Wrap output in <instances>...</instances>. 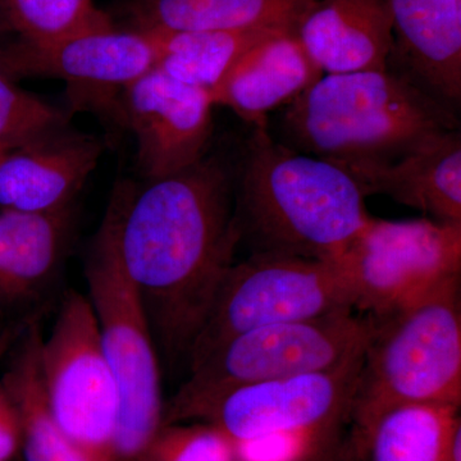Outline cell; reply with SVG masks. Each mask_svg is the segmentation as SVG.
Instances as JSON below:
<instances>
[{"mask_svg":"<svg viewBox=\"0 0 461 461\" xmlns=\"http://www.w3.org/2000/svg\"><path fill=\"white\" fill-rule=\"evenodd\" d=\"M235 177L226 160L206 154L138 189L123 185L109 203L118 256L168 363L187 359L235 263Z\"/></svg>","mask_w":461,"mask_h":461,"instance_id":"obj_1","label":"cell"},{"mask_svg":"<svg viewBox=\"0 0 461 461\" xmlns=\"http://www.w3.org/2000/svg\"><path fill=\"white\" fill-rule=\"evenodd\" d=\"M366 195L344 167L254 130L236 169L235 220L251 254L339 262L368 224Z\"/></svg>","mask_w":461,"mask_h":461,"instance_id":"obj_2","label":"cell"},{"mask_svg":"<svg viewBox=\"0 0 461 461\" xmlns=\"http://www.w3.org/2000/svg\"><path fill=\"white\" fill-rule=\"evenodd\" d=\"M455 112L387 67L321 76L281 124L288 147L348 168L393 162L427 136L459 130Z\"/></svg>","mask_w":461,"mask_h":461,"instance_id":"obj_3","label":"cell"},{"mask_svg":"<svg viewBox=\"0 0 461 461\" xmlns=\"http://www.w3.org/2000/svg\"><path fill=\"white\" fill-rule=\"evenodd\" d=\"M371 320L350 414L355 450L391 409L461 403L460 280Z\"/></svg>","mask_w":461,"mask_h":461,"instance_id":"obj_4","label":"cell"},{"mask_svg":"<svg viewBox=\"0 0 461 461\" xmlns=\"http://www.w3.org/2000/svg\"><path fill=\"white\" fill-rule=\"evenodd\" d=\"M371 330V318L348 311L233 336L190 366L189 377L165 403L163 426L198 420L233 388L353 362L362 357Z\"/></svg>","mask_w":461,"mask_h":461,"instance_id":"obj_5","label":"cell"},{"mask_svg":"<svg viewBox=\"0 0 461 461\" xmlns=\"http://www.w3.org/2000/svg\"><path fill=\"white\" fill-rule=\"evenodd\" d=\"M85 277L120 397L115 461H144L165 417L160 357L140 295L118 256L107 215L91 245Z\"/></svg>","mask_w":461,"mask_h":461,"instance_id":"obj_6","label":"cell"},{"mask_svg":"<svg viewBox=\"0 0 461 461\" xmlns=\"http://www.w3.org/2000/svg\"><path fill=\"white\" fill-rule=\"evenodd\" d=\"M348 311L353 297L339 263L251 254L227 272L187 357L189 368L240 333Z\"/></svg>","mask_w":461,"mask_h":461,"instance_id":"obj_7","label":"cell"},{"mask_svg":"<svg viewBox=\"0 0 461 461\" xmlns=\"http://www.w3.org/2000/svg\"><path fill=\"white\" fill-rule=\"evenodd\" d=\"M42 381L58 427L86 461H115L120 397L89 299L69 290L41 345Z\"/></svg>","mask_w":461,"mask_h":461,"instance_id":"obj_8","label":"cell"},{"mask_svg":"<svg viewBox=\"0 0 461 461\" xmlns=\"http://www.w3.org/2000/svg\"><path fill=\"white\" fill-rule=\"evenodd\" d=\"M339 266L354 311L378 318L460 280L461 226L371 218Z\"/></svg>","mask_w":461,"mask_h":461,"instance_id":"obj_9","label":"cell"},{"mask_svg":"<svg viewBox=\"0 0 461 461\" xmlns=\"http://www.w3.org/2000/svg\"><path fill=\"white\" fill-rule=\"evenodd\" d=\"M362 357L329 371L233 388L196 420L213 424L233 442L281 433L335 435L350 420Z\"/></svg>","mask_w":461,"mask_h":461,"instance_id":"obj_10","label":"cell"},{"mask_svg":"<svg viewBox=\"0 0 461 461\" xmlns=\"http://www.w3.org/2000/svg\"><path fill=\"white\" fill-rule=\"evenodd\" d=\"M213 107L209 90L173 80L157 67L121 90L120 112L147 180L184 171L208 154Z\"/></svg>","mask_w":461,"mask_h":461,"instance_id":"obj_11","label":"cell"},{"mask_svg":"<svg viewBox=\"0 0 461 461\" xmlns=\"http://www.w3.org/2000/svg\"><path fill=\"white\" fill-rule=\"evenodd\" d=\"M156 36L108 25L50 42L0 41V72L17 81L48 77L72 87L121 91L157 66Z\"/></svg>","mask_w":461,"mask_h":461,"instance_id":"obj_12","label":"cell"},{"mask_svg":"<svg viewBox=\"0 0 461 461\" xmlns=\"http://www.w3.org/2000/svg\"><path fill=\"white\" fill-rule=\"evenodd\" d=\"M98 139L66 126L0 156V211L45 214L74 208L98 165Z\"/></svg>","mask_w":461,"mask_h":461,"instance_id":"obj_13","label":"cell"},{"mask_svg":"<svg viewBox=\"0 0 461 461\" xmlns=\"http://www.w3.org/2000/svg\"><path fill=\"white\" fill-rule=\"evenodd\" d=\"M393 45L388 68L454 111L461 102V0H388Z\"/></svg>","mask_w":461,"mask_h":461,"instance_id":"obj_14","label":"cell"},{"mask_svg":"<svg viewBox=\"0 0 461 461\" xmlns=\"http://www.w3.org/2000/svg\"><path fill=\"white\" fill-rule=\"evenodd\" d=\"M323 75L386 69L393 45L388 0H315L296 23Z\"/></svg>","mask_w":461,"mask_h":461,"instance_id":"obj_15","label":"cell"},{"mask_svg":"<svg viewBox=\"0 0 461 461\" xmlns=\"http://www.w3.org/2000/svg\"><path fill=\"white\" fill-rule=\"evenodd\" d=\"M366 196L382 194L435 218L461 226V135L450 130L427 136L396 160L348 167Z\"/></svg>","mask_w":461,"mask_h":461,"instance_id":"obj_16","label":"cell"},{"mask_svg":"<svg viewBox=\"0 0 461 461\" xmlns=\"http://www.w3.org/2000/svg\"><path fill=\"white\" fill-rule=\"evenodd\" d=\"M321 76L295 30H285L245 51L209 93L214 105L230 108L256 129H262L267 127L269 112L290 104Z\"/></svg>","mask_w":461,"mask_h":461,"instance_id":"obj_17","label":"cell"},{"mask_svg":"<svg viewBox=\"0 0 461 461\" xmlns=\"http://www.w3.org/2000/svg\"><path fill=\"white\" fill-rule=\"evenodd\" d=\"M72 218L74 208L45 214L0 211V314L23 313L53 284Z\"/></svg>","mask_w":461,"mask_h":461,"instance_id":"obj_18","label":"cell"},{"mask_svg":"<svg viewBox=\"0 0 461 461\" xmlns=\"http://www.w3.org/2000/svg\"><path fill=\"white\" fill-rule=\"evenodd\" d=\"M35 317L25 321L5 354V384L21 423V454L25 461H86L66 438L48 402L41 366L42 339Z\"/></svg>","mask_w":461,"mask_h":461,"instance_id":"obj_19","label":"cell"},{"mask_svg":"<svg viewBox=\"0 0 461 461\" xmlns=\"http://www.w3.org/2000/svg\"><path fill=\"white\" fill-rule=\"evenodd\" d=\"M315 0H142L138 27L158 32L295 30Z\"/></svg>","mask_w":461,"mask_h":461,"instance_id":"obj_20","label":"cell"},{"mask_svg":"<svg viewBox=\"0 0 461 461\" xmlns=\"http://www.w3.org/2000/svg\"><path fill=\"white\" fill-rule=\"evenodd\" d=\"M459 409L411 403L375 420L355 453L368 461H461Z\"/></svg>","mask_w":461,"mask_h":461,"instance_id":"obj_21","label":"cell"},{"mask_svg":"<svg viewBox=\"0 0 461 461\" xmlns=\"http://www.w3.org/2000/svg\"><path fill=\"white\" fill-rule=\"evenodd\" d=\"M277 32L285 30L150 32L158 45V69L173 80L211 91L245 51Z\"/></svg>","mask_w":461,"mask_h":461,"instance_id":"obj_22","label":"cell"},{"mask_svg":"<svg viewBox=\"0 0 461 461\" xmlns=\"http://www.w3.org/2000/svg\"><path fill=\"white\" fill-rule=\"evenodd\" d=\"M108 23L94 0H0V33L14 41L41 44Z\"/></svg>","mask_w":461,"mask_h":461,"instance_id":"obj_23","label":"cell"},{"mask_svg":"<svg viewBox=\"0 0 461 461\" xmlns=\"http://www.w3.org/2000/svg\"><path fill=\"white\" fill-rule=\"evenodd\" d=\"M68 117L0 72V145L11 149L68 126Z\"/></svg>","mask_w":461,"mask_h":461,"instance_id":"obj_24","label":"cell"},{"mask_svg":"<svg viewBox=\"0 0 461 461\" xmlns=\"http://www.w3.org/2000/svg\"><path fill=\"white\" fill-rule=\"evenodd\" d=\"M144 461H236L235 445L205 421L165 424Z\"/></svg>","mask_w":461,"mask_h":461,"instance_id":"obj_25","label":"cell"},{"mask_svg":"<svg viewBox=\"0 0 461 461\" xmlns=\"http://www.w3.org/2000/svg\"><path fill=\"white\" fill-rule=\"evenodd\" d=\"M332 436L329 433H281L233 442L236 461H313Z\"/></svg>","mask_w":461,"mask_h":461,"instance_id":"obj_26","label":"cell"},{"mask_svg":"<svg viewBox=\"0 0 461 461\" xmlns=\"http://www.w3.org/2000/svg\"><path fill=\"white\" fill-rule=\"evenodd\" d=\"M20 453V415L5 384L0 382V461H12Z\"/></svg>","mask_w":461,"mask_h":461,"instance_id":"obj_27","label":"cell"},{"mask_svg":"<svg viewBox=\"0 0 461 461\" xmlns=\"http://www.w3.org/2000/svg\"><path fill=\"white\" fill-rule=\"evenodd\" d=\"M5 318V315L0 314V359L5 357L26 321H7Z\"/></svg>","mask_w":461,"mask_h":461,"instance_id":"obj_28","label":"cell"},{"mask_svg":"<svg viewBox=\"0 0 461 461\" xmlns=\"http://www.w3.org/2000/svg\"><path fill=\"white\" fill-rule=\"evenodd\" d=\"M8 148L3 147V145H0V156H2L3 153H5V150H7Z\"/></svg>","mask_w":461,"mask_h":461,"instance_id":"obj_29","label":"cell"},{"mask_svg":"<svg viewBox=\"0 0 461 461\" xmlns=\"http://www.w3.org/2000/svg\"><path fill=\"white\" fill-rule=\"evenodd\" d=\"M0 360H2V359H0Z\"/></svg>","mask_w":461,"mask_h":461,"instance_id":"obj_30","label":"cell"}]
</instances>
